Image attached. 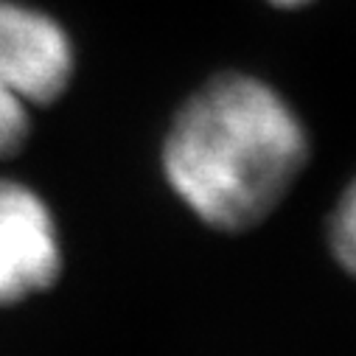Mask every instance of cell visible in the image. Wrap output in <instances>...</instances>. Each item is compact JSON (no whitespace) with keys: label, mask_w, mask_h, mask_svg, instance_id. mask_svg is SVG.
Here are the masks:
<instances>
[{"label":"cell","mask_w":356,"mask_h":356,"mask_svg":"<svg viewBox=\"0 0 356 356\" xmlns=\"http://www.w3.org/2000/svg\"><path fill=\"white\" fill-rule=\"evenodd\" d=\"M73 76L67 34L42 12L0 0V157L29 138V110L54 102Z\"/></svg>","instance_id":"obj_2"},{"label":"cell","mask_w":356,"mask_h":356,"mask_svg":"<svg viewBox=\"0 0 356 356\" xmlns=\"http://www.w3.org/2000/svg\"><path fill=\"white\" fill-rule=\"evenodd\" d=\"M306 163V132L258 79L222 76L177 115L163 165L171 188L208 225L247 230L270 216Z\"/></svg>","instance_id":"obj_1"},{"label":"cell","mask_w":356,"mask_h":356,"mask_svg":"<svg viewBox=\"0 0 356 356\" xmlns=\"http://www.w3.org/2000/svg\"><path fill=\"white\" fill-rule=\"evenodd\" d=\"M331 250L350 275H356V180L342 191L331 216Z\"/></svg>","instance_id":"obj_4"},{"label":"cell","mask_w":356,"mask_h":356,"mask_svg":"<svg viewBox=\"0 0 356 356\" xmlns=\"http://www.w3.org/2000/svg\"><path fill=\"white\" fill-rule=\"evenodd\" d=\"M59 258L48 205L31 188L0 180V306L48 289L59 275Z\"/></svg>","instance_id":"obj_3"},{"label":"cell","mask_w":356,"mask_h":356,"mask_svg":"<svg viewBox=\"0 0 356 356\" xmlns=\"http://www.w3.org/2000/svg\"><path fill=\"white\" fill-rule=\"evenodd\" d=\"M273 3H278V6H300V3H306V0H273Z\"/></svg>","instance_id":"obj_5"}]
</instances>
